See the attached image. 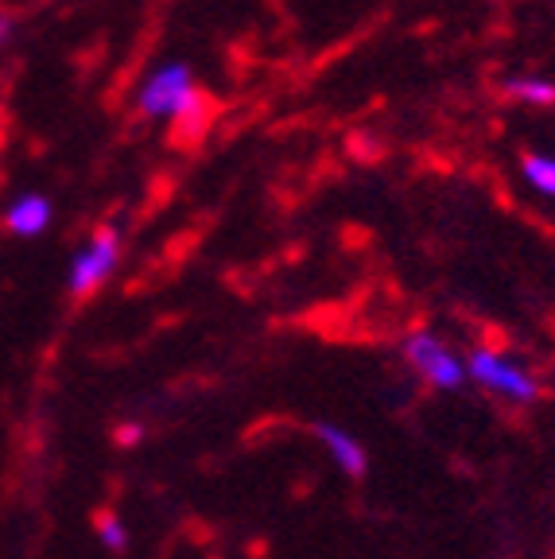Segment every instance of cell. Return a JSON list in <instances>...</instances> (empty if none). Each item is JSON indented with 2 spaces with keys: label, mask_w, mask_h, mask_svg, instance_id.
Instances as JSON below:
<instances>
[{
  "label": "cell",
  "mask_w": 555,
  "mask_h": 559,
  "mask_svg": "<svg viewBox=\"0 0 555 559\" xmlns=\"http://www.w3.org/2000/svg\"><path fill=\"white\" fill-rule=\"evenodd\" d=\"M467 377L482 384V389H489V393H501L517 404H532L540 396V384L532 381L529 369L501 358L497 349H474L467 358Z\"/></svg>",
  "instance_id": "3957f363"
},
{
  "label": "cell",
  "mask_w": 555,
  "mask_h": 559,
  "mask_svg": "<svg viewBox=\"0 0 555 559\" xmlns=\"http://www.w3.org/2000/svg\"><path fill=\"white\" fill-rule=\"evenodd\" d=\"M97 536H102V544L109 551H125V548H129V528H125L117 516H102V521H97Z\"/></svg>",
  "instance_id": "9c48e42d"
},
{
  "label": "cell",
  "mask_w": 555,
  "mask_h": 559,
  "mask_svg": "<svg viewBox=\"0 0 555 559\" xmlns=\"http://www.w3.org/2000/svg\"><path fill=\"white\" fill-rule=\"evenodd\" d=\"M137 439H140L137 424H129V428H117V443H137Z\"/></svg>",
  "instance_id": "8fae6325"
},
{
  "label": "cell",
  "mask_w": 555,
  "mask_h": 559,
  "mask_svg": "<svg viewBox=\"0 0 555 559\" xmlns=\"http://www.w3.org/2000/svg\"><path fill=\"white\" fill-rule=\"evenodd\" d=\"M404 358H409V366L416 369L427 384H435V389L454 393V389L467 384V361L427 331H416L404 338Z\"/></svg>",
  "instance_id": "277c9868"
},
{
  "label": "cell",
  "mask_w": 555,
  "mask_h": 559,
  "mask_svg": "<svg viewBox=\"0 0 555 559\" xmlns=\"http://www.w3.org/2000/svg\"><path fill=\"white\" fill-rule=\"evenodd\" d=\"M521 171H524V179H529L532 191L544 194V199H555V156L532 152V156H524Z\"/></svg>",
  "instance_id": "ba28073f"
},
{
  "label": "cell",
  "mask_w": 555,
  "mask_h": 559,
  "mask_svg": "<svg viewBox=\"0 0 555 559\" xmlns=\"http://www.w3.org/2000/svg\"><path fill=\"white\" fill-rule=\"evenodd\" d=\"M12 27H16V24H12V16H9V12H0V51H4V47H9V39H12Z\"/></svg>",
  "instance_id": "30bf717a"
},
{
  "label": "cell",
  "mask_w": 555,
  "mask_h": 559,
  "mask_svg": "<svg viewBox=\"0 0 555 559\" xmlns=\"http://www.w3.org/2000/svg\"><path fill=\"white\" fill-rule=\"evenodd\" d=\"M117 264H121V234H117V226H102L90 237L86 249L70 261V276H67L70 296L82 299L90 292H97L117 272Z\"/></svg>",
  "instance_id": "7a4b0ae2"
},
{
  "label": "cell",
  "mask_w": 555,
  "mask_h": 559,
  "mask_svg": "<svg viewBox=\"0 0 555 559\" xmlns=\"http://www.w3.org/2000/svg\"><path fill=\"white\" fill-rule=\"evenodd\" d=\"M505 94L517 97L524 105H555V82L536 79V74H517V79H505Z\"/></svg>",
  "instance_id": "52a82bcc"
},
{
  "label": "cell",
  "mask_w": 555,
  "mask_h": 559,
  "mask_svg": "<svg viewBox=\"0 0 555 559\" xmlns=\"http://www.w3.org/2000/svg\"><path fill=\"white\" fill-rule=\"evenodd\" d=\"M51 214L55 210L44 194H20V199L9 202V210H4V226L16 237H39L51 226Z\"/></svg>",
  "instance_id": "5b68a950"
},
{
  "label": "cell",
  "mask_w": 555,
  "mask_h": 559,
  "mask_svg": "<svg viewBox=\"0 0 555 559\" xmlns=\"http://www.w3.org/2000/svg\"><path fill=\"white\" fill-rule=\"evenodd\" d=\"M315 436H319V443L330 451V459L342 466V474H350V478H362L365 466H369V459H365V447L357 443L350 431L334 428V424H319V428H315Z\"/></svg>",
  "instance_id": "8992f818"
},
{
  "label": "cell",
  "mask_w": 555,
  "mask_h": 559,
  "mask_svg": "<svg viewBox=\"0 0 555 559\" xmlns=\"http://www.w3.org/2000/svg\"><path fill=\"white\" fill-rule=\"evenodd\" d=\"M137 109L144 117H172L182 129H202L206 121V102H202L194 74L182 62H167V67L152 70L137 94Z\"/></svg>",
  "instance_id": "6da1fadb"
}]
</instances>
